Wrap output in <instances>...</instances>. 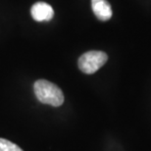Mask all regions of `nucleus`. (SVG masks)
Returning a JSON list of instances; mask_svg holds the SVG:
<instances>
[{
	"mask_svg": "<svg viewBox=\"0 0 151 151\" xmlns=\"http://www.w3.org/2000/svg\"><path fill=\"white\" fill-rule=\"evenodd\" d=\"M35 96L41 103L54 107L61 106L64 102V94L56 84L46 80H38L34 84Z\"/></svg>",
	"mask_w": 151,
	"mask_h": 151,
	"instance_id": "obj_1",
	"label": "nucleus"
},
{
	"mask_svg": "<svg viewBox=\"0 0 151 151\" xmlns=\"http://www.w3.org/2000/svg\"><path fill=\"white\" fill-rule=\"evenodd\" d=\"M108 56L103 51H88L78 59V68L84 74H94L107 62Z\"/></svg>",
	"mask_w": 151,
	"mask_h": 151,
	"instance_id": "obj_2",
	"label": "nucleus"
},
{
	"mask_svg": "<svg viewBox=\"0 0 151 151\" xmlns=\"http://www.w3.org/2000/svg\"><path fill=\"white\" fill-rule=\"evenodd\" d=\"M32 17L37 22H48L54 16V10L46 2H37L31 9Z\"/></svg>",
	"mask_w": 151,
	"mask_h": 151,
	"instance_id": "obj_3",
	"label": "nucleus"
},
{
	"mask_svg": "<svg viewBox=\"0 0 151 151\" xmlns=\"http://www.w3.org/2000/svg\"><path fill=\"white\" fill-rule=\"evenodd\" d=\"M91 8L98 20L105 22L112 17V8L107 0H91Z\"/></svg>",
	"mask_w": 151,
	"mask_h": 151,
	"instance_id": "obj_4",
	"label": "nucleus"
},
{
	"mask_svg": "<svg viewBox=\"0 0 151 151\" xmlns=\"http://www.w3.org/2000/svg\"><path fill=\"white\" fill-rule=\"evenodd\" d=\"M0 151H23V149L11 141L0 138Z\"/></svg>",
	"mask_w": 151,
	"mask_h": 151,
	"instance_id": "obj_5",
	"label": "nucleus"
}]
</instances>
